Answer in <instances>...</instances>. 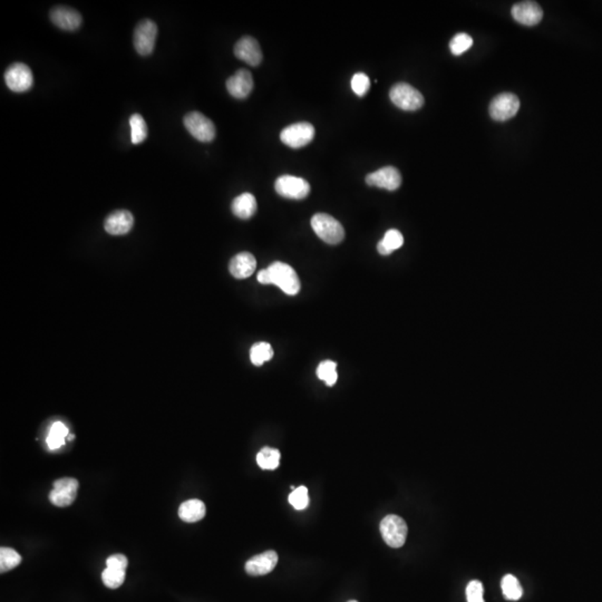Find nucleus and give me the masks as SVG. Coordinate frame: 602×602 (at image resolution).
Masks as SVG:
<instances>
[{
    "mask_svg": "<svg viewBox=\"0 0 602 602\" xmlns=\"http://www.w3.org/2000/svg\"><path fill=\"white\" fill-rule=\"evenodd\" d=\"M258 281L262 285H274L286 295L295 296L300 291V280L293 267L283 262H274L258 274Z\"/></svg>",
    "mask_w": 602,
    "mask_h": 602,
    "instance_id": "nucleus-1",
    "label": "nucleus"
},
{
    "mask_svg": "<svg viewBox=\"0 0 602 602\" xmlns=\"http://www.w3.org/2000/svg\"><path fill=\"white\" fill-rule=\"evenodd\" d=\"M312 226L318 237L328 245H338L344 240V226L331 215L317 213L312 217Z\"/></svg>",
    "mask_w": 602,
    "mask_h": 602,
    "instance_id": "nucleus-2",
    "label": "nucleus"
},
{
    "mask_svg": "<svg viewBox=\"0 0 602 602\" xmlns=\"http://www.w3.org/2000/svg\"><path fill=\"white\" fill-rule=\"evenodd\" d=\"M390 101L403 110L413 112L424 105V97L420 91L406 83L395 84L390 91Z\"/></svg>",
    "mask_w": 602,
    "mask_h": 602,
    "instance_id": "nucleus-3",
    "label": "nucleus"
},
{
    "mask_svg": "<svg viewBox=\"0 0 602 602\" xmlns=\"http://www.w3.org/2000/svg\"><path fill=\"white\" fill-rule=\"evenodd\" d=\"M379 529H380L383 539L390 548H401L406 541L409 527H407L406 522L404 521L401 516L395 515V514L385 516L383 521L380 522Z\"/></svg>",
    "mask_w": 602,
    "mask_h": 602,
    "instance_id": "nucleus-4",
    "label": "nucleus"
},
{
    "mask_svg": "<svg viewBox=\"0 0 602 602\" xmlns=\"http://www.w3.org/2000/svg\"><path fill=\"white\" fill-rule=\"evenodd\" d=\"M315 137V127L308 122L293 124L280 133V140L291 148H300L308 146Z\"/></svg>",
    "mask_w": 602,
    "mask_h": 602,
    "instance_id": "nucleus-5",
    "label": "nucleus"
},
{
    "mask_svg": "<svg viewBox=\"0 0 602 602\" xmlns=\"http://www.w3.org/2000/svg\"><path fill=\"white\" fill-rule=\"evenodd\" d=\"M520 110L519 97L512 93H502L489 104V115L494 121L504 122L512 119Z\"/></svg>",
    "mask_w": 602,
    "mask_h": 602,
    "instance_id": "nucleus-6",
    "label": "nucleus"
},
{
    "mask_svg": "<svg viewBox=\"0 0 602 602\" xmlns=\"http://www.w3.org/2000/svg\"><path fill=\"white\" fill-rule=\"evenodd\" d=\"M184 125L188 133L200 142H211L215 137L214 124L200 112L186 114L184 117Z\"/></svg>",
    "mask_w": 602,
    "mask_h": 602,
    "instance_id": "nucleus-7",
    "label": "nucleus"
},
{
    "mask_svg": "<svg viewBox=\"0 0 602 602\" xmlns=\"http://www.w3.org/2000/svg\"><path fill=\"white\" fill-rule=\"evenodd\" d=\"M274 188L279 196L293 200L305 199L310 192L309 183L293 175H283L278 178L274 183Z\"/></svg>",
    "mask_w": 602,
    "mask_h": 602,
    "instance_id": "nucleus-8",
    "label": "nucleus"
},
{
    "mask_svg": "<svg viewBox=\"0 0 602 602\" xmlns=\"http://www.w3.org/2000/svg\"><path fill=\"white\" fill-rule=\"evenodd\" d=\"M5 82L11 91L15 93H24L32 89L34 77L27 65L15 63L6 70Z\"/></svg>",
    "mask_w": 602,
    "mask_h": 602,
    "instance_id": "nucleus-9",
    "label": "nucleus"
},
{
    "mask_svg": "<svg viewBox=\"0 0 602 602\" xmlns=\"http://www.w3.org/2000/svg\"><path fill=\"white\" fill-rule=\"evenodd\" d=\"M158 37V26L150 19L137 24L134 30V46L139 54L148 56L153 51Z\"/></svg>",
    "mask_w": 602,
    "mask_h": 602,
    "instance_id": "nucleus-10",
    "label": "nucleus"
},
{
    "mask_svg": "<svg viewBox=\"0 0 602 602\" xmlns=\"http://www.w3.org/2000/svg\"><path fill=\"white\" fill-rule=\"evenodd\" d=\"M78 481L72 478L57 480L49 494V501L55 506L65 508L70 506L77 497Z\"/></svg>",
    "mask_w": 602,
    "mask_h": 602,
    "instance_id": "nucleus-11",
    "label": "nucleus"
},
{
    "mask_svg": "<svg viewBox=\"0 0 602 602\" xmlns=\"http://www.w3.org/2000/svg\"><path fill=\"white\" fill-rule=\"evenodd\" d=\"M366 183L371 186L395 191L401 186L402 175L396 167H385L377 169L376 172L369 173L366 177Z\"/></svg>",
    "mask_w": 602,
    "mask_h": 602,
    "instance_id": "nucleus-12",
    "label": "nucleus"
},
{
    "mask_svg": "<svg viewBox=\"0 0 602 602\" xmlns=\"http://www.w3.org/2000/svg\"><path fill=\"white\" fill-rule=\"evenodd\" d=\"M234 55L250 66H258L262 60V51L257 39L245 36L234 45Z\"/></svg>",
    "mask_w": 602,
    "mask_h": 602,
    "instance_id": "nucleus-13",
    "label": "nucleus"
},
{
    "mask_svg": "<svg viewBox=\"0 0 602 602\" xmlns=\"http://www.w3.org/2000/svg\"><path fill=\"white\" fill-rule=\"evenodd\" d=\"M512 16L519 24L534 26L542 20L543 11L534 1H523L512 7Z\"/></svg>",
    "mask_w": 602,
    "mask_h": 602,
    "instance_id": "nucleus-14",
    "label": "nucleus"
},
{
    "mask_svg": "<svg viewBox=\"0 0 602 602\" xmlns=\"http://www.w3.org/2000/svg\"><path fill=\"white\" fill-rule=\"evenodd\" d=\"M226 89L229 94L236 98H245L250 95L253 89V78L250 72L247 70H238L226 81Z\"/></svg>",
    "mask_w": 602,
    "mask_h": 602,
    "instance_id": "nucleus-15",
    "label": "nucleus"
},
{
    "mask_svg": "<svg viewBox=\"0 0 602 602\" xmlns=\"http://www.w3.org/2000/svg\"><path fill=\"white\" fill-rule=\"evenodd\" d=\"M278 563V554L274 550L258 554L256 557L251 558L245 563V571L248 575H268L274 570Z\"/></svg>",
    "mask_w": 602,
    "mask_h": 602,
    "instance_id": "nucleus-16",
    "label": "nucleus"
},
{
    "mask_svg": "<svg viewBox=\"0 0 602 602\" xmlns=\"http://www.w3.org/2000/svg\"><path fill=\"white\" fill-rule=\"evenodd\" d=\"M134 218L132 213L127 210H119L110 213L106 218L104 228L112 236H123L132 230Z\"/></svg>",
    "mask_w": 602,
    "mask_h": 602,
    "instance_id": "nucleus-17",
    "label": "nucleus"
},
{
    "mask_svg": "<svg viewBox=\"0 0 602 602\" xmlns=\"http://www.w3.org/2000/svg\"><path fill=\"white\" fill-rule=\"evenodd\" d=\"M51 19L57 27H60V30H68V32L77 30L82 25L81 14L78 11H74L70 7H64V6L55 7L51 11Z\"/></svg>",
    "mask_w": 602,
    "mask_h": 602,
    "instance_id": "nucleus-18",
    "label": "nucleus"
},
{
    "mask_svg": "<svg viewBox=\"0 0 602 602\" xmlns=\"http://www.w3.org/2000/svg\"><path fill=\"white\" fill-rule=\"evenodd\" d=\"M257 267V260L253 255L250 252L238 253L237 256H234L230 261L229 264V270L231 272L232 276L237 279H245L250 277L251 274L255 272Z\"/></svg>",
    "mask_w": 602,
    "mask_h": 602,
    "instance_id": "nucleus-19",
    "label": "nucleus"
},
{
    "mask_svg": "<svg viewBox=\"0 0 602 602\" xmlns=\"http://www.w3.org/2000/svg\"><path fill=\"white\" fill-rule=\"evenodd\" d=\"M231 209L233 214L242 220L252 218L255 213L257 212L256 198L248 192L240 194L232 202Z\"/></svg>",
    "mask_w": 602,
    "mask_h": 602,
    "instance_id": "nucleus-20",
    "label": "nucleus"
},
{
    "mask_svg": "<svg viewBox=\"0 0 602 602\" xmlns=\"http://www.w3.org/2000/svg\"><path fill=\"white\" fill-rule=\"evenodd\" d=\"M205 504L202 501L192 499L182 503L179 508V516L182 521L194 523L203 519L205 515Z\"/></svg>",
    "mask_w": 602,
    "mask_h": 602,
    "instance_id": "nucleus-21",
    "label": "nucleus"
},
{
    "mask_svg": "<svg viewBox=\"0 0 602 602\" xmlns=\"http://www.w3.org/2000/svg\"><path fill=\"white\" fill-rule=\"evenodd\" d=\"M404 238L403 234L395 229H390L386 233L382 241H379L377 245V250L383 256H388L390 253L397 250L403 245Z\"/></svg>",
    "mask_w": 602,
    "mask_h": 602,
    "instance_id": "nucleus-22",
    "label": "nucleus"
},
{
    "mask_svg": "<svg viewBox=\"0 0 602 602\" xmlns=\"http://www.w3.org/2000/svg\"><path fill=\"white\" fill-rule=\"evenodd\" d=\"M68 428L66 425L62 422H56L51 425V430H49V436H47V445L49 449L54 451L62 447L65 444V440L68 437Z\"/></svg>",
    "mask_w": 602,
    "mask_h": 602,
    "instance_id": "nucleus-23",
    "label": "nucleus"
},
{
    "mask_svg": "<svg viewBox=\"0 0 602 602\" xmlns=\"http://www.w3.org/2000/svg\"><path fill=\"white\" fill-rule=\"evenodd\" d=\"M257 463L262 470H276L280 464V452L277 449L264 447L257 455Z\"/></svg>",
    "mask_w": 602,
    "mask_h": 602,
    "instance_id": "nucleus-24",
    "label": "nucleus"
},
{
    "mask_svg": "<svg viewBox=\"0 0 602 602\" xmlns=\"http://www.w3.org/2000/svg\"><path fill=\"white\" fill-rule=\"evenodd\" d=\"M129 127H131V140L133 144H140L146 140L148 136V127L142 115L133 114L129 117Z\"/></svg>",
    "mask_w": 602,
    "mask_h": 602,
    "instance_id": "nucleus-25",
    "label": "nucleus"
},
{
    "mask_svg": "<svg viewBox=\"0 0 602 602\" xmlns=\"http://www.w3.org/2000/svg\"><path fill=\"white\" fill-rule=\"evenodd\" d=\"M125 575H127V569L106 567L105 570L103 571L102 573L103 584L110 589L120 588L124 584Z\"/></svg>",
    "mask_w": 602,
    "mask_h": 602,
    "instance_id": "nucleus-26",
    "label": "nucleus"
},
{
    "mask_svg": "<svg viewBox=\"0 0 602 602\" xmlns=\"http://www.w3.org/2000/svg\"><path fill=\"white\" fill-rule=\"evenodd\" d=\"M501 587H502L503 594H504V597L506 599L512 600V601L521 599L522 594H523V589H522L519 580L514 575H506L502 579Z\"/></svg>",
    "mask_w": 602,
    "mask_h": 602,
    "instance_id": "nucleus-27",
    "label": "nucleus"
},
{
    "mask_svg": "<svg viewBox=\"0 0 602 602\" xmlns=\"http://www.w3.org/2000/svg\"><path fill=\"white\" fill-rule=\"evenodd\" d=\"M22 562V557L19 556L18 552L15 551L14 549L3 548L0 549V572L5 573L13 570L14 568L18 567Z\"/></svg>",
    "mask_w": 602,
    "mask_h": 602,
    "instance_id": "nucleus-28",
    "label": "nucleus"
},
{
    "mask_svg": "<svg viewBox=\"0 0 602 602\" xmlns=\"http://www.w3.org/2000/svg\"><path fill=\"white\" fill-rule=\"evenodd\" d=\"M274 357V350L268 342L255 344L250 350V359L255 366L264 365Z\"/></svg>",
    "mask_w": 602,
    "mask_h": 602,
    "instance_id": "nucleus-29",
    "label": "nucleus"
},
{
    "mask_svg": "<svg viewBox=\"0 0 602 602\" xmlns=\"http://www.w3.org/2000/svg\"><path fill=\"white\" fill-rule=\"evenodd\" d=\"M337 364L333 361H325L320 363L317 369V376L328 386H333L338 379L336 371Z\"/></svg>",
    "mask_w": 602,
    "mask_h": 602,
    "instance_id": "nucleus-30",
    "label": "nucleus"
},
{
    "mask_svg": "<svg viewBox=\"0 0 602 602\" xmlns=\"http://www.w3.org/2000/svg\"><path fill=\"white\" fill-rule=\"evenodd\" d=\"M472 45H473L472 37L468 36V34L461 32V34H457V35L452 38L451 43H449V49H451L452 54L455 55V56H460L463 53L468 51L472 47Z\"/></svg>",
    "mask_w": 602,
    "mask_h": 602,
    "instance_id": "nucleus-31",
    "label": "nucleus"
},
{
    "mask_svg": "<svg viewBox=\"0 0 602 602\" xmlns=\"http://www.w3.org/2000/svg\"><path fill=\"white\" fill-rule=\"evenodd\" d=\"M289 503L296 510H305L309 506V497L306 487H299L293 489L289 495Z\"/></svg>",
    "mask_w": 602,
    "mask_h": 602,
    "instance_id": "nucleus-32",
    "label": "nucleus"
},
{
    "mask_svg": "<svg viewBox=\"0 0 602 602\" xmlns=\"http://www.w3.org/2000/svg\"><path fill=\"white\" fill-rule=\"evenodd\" d=\"M369 89H371V81L369 76L364 73H357L352 76V89L357 96H365Z\"/></svg>",
    "mask_w": 602,
    "mask_h": 602,
    "instance_id": "nucleus-33",
    "label": "nucleus"
},
{
    "mask_svg": "<svg viewBox=\"0 0 602 602\" xmlns=\"http://www.w3.org/2000/svg\"><path fill=\"white\" fill-rule=\"evenodd\" d=\"M484 588L482 582L478 580L470 581L466 588L468 602H485L483 598Z\"/></svg>",
    "mask_w": 602,
    "mask_h": 602,
    "instance_id": "nucleus-34",
    "label": "nucleus"
},
{
    "mask_svg": "<svg viewBox=\"0 0 602 602\" xmlns=\"http://www.w3.org/2000/svg\"><path fill=\"white\" fill-rule=\"evenodd\" d=\"M129 560L124 554H113L106 560V567H119L127 569Z\"/></svg>",
    "mask_w": 602,
    "mask_h": 602,
    "instance_id": "nucleus-35",
    "label": "nucleus"
},
{
    "mask_svg": "<svg viewBox=\"0 0 602 602\" xmlns=\"http://www.w3.org/2000/svg\"><path fill=\"white\" fill-rule=\"evenodd\" d=\"M68 441H72V440H74V435H68Z\"/></svg>",
    "mask_w": 602,
    "mask_h": 602,
    "instance_id": "nucleus-36",
    "label": "nucleus"
},
{
    "mask_svg": "<svg viewBox=\"0 0 602 602\" xmlns=\"http://www.w3.org/2000/svg\"><path fill=\"white\" fill-rule=\"evenodd\" d=\"M348 602H358V601H356V600H350V601H348Z\"/></svg>",
    "mask_w": 602,
    "mask_h": 602,
    "instance_id": "nucleus-37",
    "label": "nucleus"
}]
</instances>
